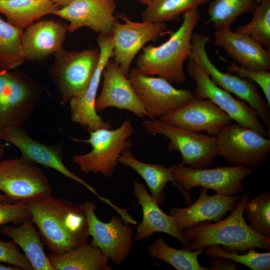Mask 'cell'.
<instances>
[{
  "mask_svg": "<svg viewBox=\"0 0 270 270\" xmlns=\"http://www.w3.org/2000/svg\"><path fill=\"white\" fill-rule=\"evenodd\" d=\"M27 204L30 219L52 252H68L88 242V223L82 204L56 198L51 194Z\"/></svg>",
  "mask_w": 270,
  "mask_h": 270,
  "instance_id": "obj_1",
  "label": "cell"
},
{
  "mask_svg": "<svg viewBox=\"0 0 270 270\" xmlns=\"http://www.w3.org/2000/svg\"><path fill=\"white\" fill-rule=\"evenodd\" d=\"M250 198L247 193L244 194L232 214L224 220L214 224L200 222L183 230V236L188 242L183 248L196 250L217 244L228 252H245L254 248L270 250V237L253 230L244 218L245 206Z\"/></svg>",
  "mask_w": 270,
  "mask_h": 270,
  "instance_id": "obj_2",
  "label": "cell"
},
{
  "mask_svg": "<svg viewBox=\"0 0 270 270\" xmlns=\"http://www.w3.org/2000/svg\"><path fill=\"white\" fill-rule=\"evenodd\" d=\"M182 22L178 29L170 34L162 44L148 45L138 56L136 68L146 76H158L171 84L186 80L184 63L188 58L194 32L200 18L198 8L182 14Z\"/></svg>",
  "mask_w": 270,
  "mask_h": 270,
  "instance_id": "obj_3",
  "label": "cell"
},
{
  "mask_svg": "<svg viewBox=\"0 0 270 270\" xmlns=\"http://www.w3.org/2000/svg\"><path fill=\"white\" fill-rule=\"evenodd\" d=\"M42 96L40 87L30 78L0 68V140L24 126Z\"/></svg>",
  "mask_w": 270,
  "mask_h": 270,
  "instance_id": "obj_4",
  "label": "cell"
},
{
  "mask_svg": "<svg viewBox=\"0 0 270 270\" xmlns=\"http://www.w3.org/2000/svg\"><path fill=\"white\" fill-rule=\"evenodd\" d=\"M89 132L88 139L74 140L90 144L92 150L86 154H74L72 161L85 173H100L110 178L122 152L134 144L128 140L134 132V126L130 120H126L115 130L102 128Z\"/></svg>",
  "mask_w": 270,
  "mask_h": 270,
  "instance_id": "obj_5",
  "label": "cell"
},
{
  "mask_svg": "<svg viewBox=\"0 0 270 270\" xmlns=\"http://www.w3.org/2000/svg\"><path fill=\"white\" fill-rule=\"evenodd\" d=\"M144 130L152 135H162L169 142L170 152H179L181 164L192 168H207L218 156L216 136L196 132L160 119L144 120Z\"/></svg>",
  "mask_w": 270,
  "mask_h": 270,
  "instance_id": "obj_6",
  "label": "cell"
},
{
  "mask_svg": "<svg viewBox=\"0 0 270 270\" xmlns=\"http://www.w3.org/2000/svg\"><path fill=\"white\" fill-rule=\"evenodd\" d=\"M210 41L208 36L194 32L188 59L196 64L218 86L247 102L257 112L262 122L270 126V106L260 94L254 82L218 69L210 60L206 52V46Z\"/></svg>",
  "mask_w": 270,
  "mask_h": 270,
  "instance_id": "obj_7",
  "label": "cell"
},
{
  "mask_svg": "<svg viewBox=\"0 0 270 270\" xmlns=\"http://www.w3.org/2000/svg\"><path fill=\"white\" fill-rule=\"evenodd\" d=\"M172 167L176 188L184 194L187 204L193 202L190 191L196 186L229 196L238 194L244 188L242 180L252 172V168L239 165L207 168H192L180 163Z\"/></svg>",
  "mask_w": 270,
  "mask_h": 270,
  "instance_id": "obj_8",
  "label": "cell"
},
{
  "mask_svg": "<svg viewBox=\"0 0 270 270\" xmlns=\"http://www.w3.org/2000/svg\"><path fill=\"white\" fill-rule=\"evenodd\" d=\"M0 190L16 203L50 194L52 189L43 170L22 156L0 161Z\"/></svg>",
  "mask_w": 270,
  "mask_h": 270,
  "instance_id": "obj_9",
  "label": "cell"
},
{
  "mask_svg": "<svg viewBox=\"0 0 270 270\" xmlns=\"http://www.w3.org/2000/svg\"><path fill=\"white\" fill-rule=\"evenodd\" d=\"M128 78L151 120L172 112L194 98L190 90L176 88L166 79L143 74L136 68Z\"/></svg>",
  "mask_w": 270,
  "mask_h": 270,
  "instance_id": "obj_10",
  "label": "cell"
},
{
  "mask_svg": "<svg viewBox=\"0 0 270 270\" xmlns=\"http://www.w3.org/2000/svg\"><path fill=\"white\" fill-rule=\"evenodd\" d=\"M56 62L51 75L60 94L61 104H66L87 88L97 66L99 49L81 52L63 50L56 54Z\"/></svg>",
  "mask_w": 270,
  "mask_h": 270,
  "instance_id": "obj_11",
  "label": "cell"
},
{
  "mask_svg": "<svg viewBox=\"0 0 270 270\" xmlns=\"http://www.w3.org/2000/svg\"><path fill=\"white\" fill-rule=\"evenodd\" d=\"M218 155L232 166L256 168L270 151V140L237 123L224 127L216 136Z\"/></svg>",
  "mask_w": 270,
  "mask_h": 270,
  "instance_id": "obj_12",
  "label": "cell"
},
{
  "mask_svg": "<svg viewBox=\"0 0 270 270\" xmlns=\"http://www.w3.org/2000/svg\"><path fill=\"white\" fill-rule=\"evenodd\" d=\"M82 204L86 216L88 234L92 238L91 242L114 264L125 262L132 248V227L124 223L120 216H112L109 222H102L96 215V203L86 201Z\"/></svg>",
  "mask_w": 270,
  "mask_h": 270,
  "instance_id": "obj_13",
  "label": "cell"
},
{
  "mask_svg": "<svg viewBox=\"0 0 270 270\" xmlns=\"http://www.w3.org/2000/svg\"><path fill=\"white\" fill-rule=\"evenodd\" d=\"M117 20L113 26L112 36L114 41V60L120 67L127 77L130 66L134 57L144 46L150 41H155L171 30H166L165 23H155L142 21L136 22L130 20L126 15L118 14Z\"/></svg>",
  "mask_w": 270,
  "mask_h": 270,
  "instance_id": "obj_14",
  "label": "cell"
},
{
  "mask_svg": "<svg viewBox=\"0 0 270 270\" xmlns=\"http://www.w3.org/2000/svg\"><path fill=\"white\" fill-rule=\"evenodd\" d=\"M187 72L196 82L194 97L208 98L227 114L232 120L266 136L268 132L257 112L242 100L234 98L230 93L216 84L209 76L194 61L188 59Z\"/></svg>",
  "mask_w": 270,
  "mask_h": 270,
  "instance_id": "obj_15",
  "label": "cell"
},
{
  "mask_svg": "<svg viewBox=\"0 0 270 270\" xmlns=\"http://www.w3.org/2000/svg\"><path fill=\"white\" fill-rule=\"evenodd\" d=\"M97 40L100 58L94 72L86 90L69 101L72 121L80 124L88 132L112 128L109 122L98 115L95 104L103 71L108 61L113 57V38L112 34H99Z\"/></svg>",
  "mask_w": 270,
  "mask_h": 270,
  "instance_id": "obj_16",
  "label": "cell"
},
{
  "mask_svg": "<svg viewBox=\"0 0 270 270\" xmlns=\"http://www.w3.org/2000/svg\"><path fill=\"white\" fill-rule=\"evenodd\" d=\"M5 140L15 146L24 157L36 164L52 168L66 177L84 186L101 200L111 207L114 204L109 199L101 196L94 188L67 168L63 162L64 146L63 142L56 145H47L31 138L24 126L10 132Z\"/></svg>",
  "mask_w": 270,
  "mask_h": 270,
  "instance_id": "obj_17",
  "label": "cell"
},
{
  "mask_svg": "<svg viewBox=\"0 0 270 270\" xmlns=\"http://www.w3.org/2000/svg\"><path fill=\"white\" fill-rule=\"evenodd\" d=\"M160 119L192 132H206L208 134L214 136L232 120L210 100L195 98Z\"/></svg>",
  "mask_w": 270,
  "mask_h": 270,
  "instance_id": "obj_18",
  "label": "cell"
},
{
  "mask_svg": "<svg viewBox=\"0 0 270 270\" xmlns=\"http://www.w3.org/2000/svg\"><path fill=\"white\" fill-rule=\"evenodd\" d=\"M102 76V88L95 104L98 113L108 108H116L132 112L140 118L148 116L128 77L114 60L108 61Z\"/></svg>",
  "mask_w": 270,
  "mask_h": 270,
  "instance_id": "obj_19",
  "label": "cell"
},
{
  "mask_svg": "<svg viewBox=\"0 0 270 270\" xmlns=\"http://www.w3.org/2000/svg\"><path fill=\"white\" fill-rule=\"evenodd\" d=\"M114 0H74L54 14L70 22L68 30L74 32L86 27L99 33L111 35L117 20Z\"/></svg>",
  "mask_w": 270,
  "mask_h": 270,
  "instance_id": "obj_20",
  "label": "cell"
},
{
  "mask_svg": "<svg viewBox=\"0 0 270 270\" xmlns=\"http://www.w3.org/2000/svg\"><path fill=\"white\" fill-rule=\"evenodd\" d=\"M239 196H229L219 194H208V189L202 188L198 198L186 208H170L172 216L178 227L182 230L200 222L221 220L229 212L235 208Z\"/></svg>",
  "mask_w": 270,
  "mask_h": 270,
  "instance_id": "obj_21",
  "label": "cell"
},
{
  "mask_svg": "<svg viewBox=\"0 0 270 270\" xmlns=\"http://www.w3.org/2000/svg\"><path fill=\"white\" fill-rule=\"evenodd\" d=\"M214 34V44L222 48L238 65L252 70H270V50L254 38L230 28L216 30Z\"/></svg>",
  "mask_w": 270,
  "mask_h": 270,
  "instance_id": "obj_22",
  "label": "cell"
},
{
  "mask_svg": "<svg viewBox=\"0 0 270 270\" xmlns=\"http://www.w3.org/2000/svg\"><path fill=\"white\" fill-rule=\"evenodd\" d=\"M134 192L142 210L141 223L136 226L134 240L138 242L148 238L152 234L162 232L176 238L186 247L188 242L184 238L174 218L164 213L157 202L150 194L146 186L137 181L133 183Z\"/></svg>",
  "mask_w": 270,
  "mask_h": 270,
  "instance_id": "obj_23",
  "label": "cell"
},
{
  "mask_svg": "<svg viewBox=\"0 0 270 270\" xmlns=\"http://www.w3.org/2000/svg\"><path fill=\"white\" fill-rule=\"evenodd\" d=\"M68 26L41 20L23 30L22 47L25 60H40L62 50Z\"/></svg>",
  "mask_w": 270,
  "mask_h": 270,
  "instance_id": "obj_24",
  "label": "cell"
},
{
  "mask_svg": "<svg viewBox=\"0 0 270 270\" xmlns=\"http://www.w3.org/2000/svg\"><path fill=\"white\" fill-rule=\"evenodd\" d=\"M0 232L22 250L34 270H54L44 250L40 232L30 218L16 226H2Z\"/></svg>",
  "mask_w": 270,
  "mask_h": 270,
  "instance_id": "obj_25",
  "label": "cell"
},
{
  "mask_svg": "<svg viewBox=\"0 0 270 270\" xmlns=\"http://www.w3.org/2000/svg\"><path fill=\"white\" fill-rule=\"evenodd\" d=\"M118 162L135 170L144 179L152 196L158 205L165 202L164 188L168 182L177 186L173 178L172 166L166 168L164 165L142 162L134 156L130 148L124 150L118 158Z\"/></svg>",
  "mask_w": 270,
  "mask_h": 270,
  "instance_id": "obj_26",
  "label": "cell"
},
{
  "mask_svg": "<svg viewBox=\"0 0 270 270\" xmlns=\"http://www.w3.org/2000/svg\"><path fill=\"white\" fill-rule=\"evenodd\" d=\"M54 270H112L100 249L88 242L63 253L47 254Z\"/></svg>",
  "mask_w": 270,
  "mask_h": 270,
  "instance_id": "obj_27",
  "label": "cell"
},
{
  "mask_svg": "<svg viewBox=\"0 0 270 270\" xmlns=\"http://www.w3.org/2000/svg\"><path fill=\"white\" fill-rule=\"evenodd\" d=\"M60 8L51 0H0V13L6 16L8 22L21 30Z\"/></svg>",
  "mask_w": 270,
  "mask_h": 270,
  "instance_id": "obj_28",
  "label": "cell"
},
{
  "mask_svg": "<svg viewBox=\"0 0 270 270\" xmlns=\"http://www.w3.org/2000/svg\"><path fill=\"white\" fill-rule=\"evenodd\" d=\"M147 250L151 257L166 262L176 270H209L208 267L202 266L198 260V256L204 252V248L196 250L176 249L160 237L148 246Z\"/></svg>",
  "mask_w": 270,
  "mask_h": 270,
  "instance_id": "obj_29",
  "label": "cell"
},
{
  "mask_svg": "<svg viewBox=\"0 0 270 270\" xmlns=\"http://www.w3.org/2000/svg\"><path fill=\"white\" fill-rule=\"evenodd\" d=\"M211 0H152L142 12V20L165 23L177 20L184 12Z\"/></svg>",
  "mask_w": 270,
  "mask_h": 270,
  "instance_id": "obj_30",
  "label": "cell"
},
{
  "mask_svg": "<svg viewBox=\"0 0 270 270\" xmlns=\"http://www.w3.org/2000/svg\"><path fill=\"white\" fill-rule=\"evenodd\" d=\"M257 6L254 0H214L208 8V20L216 30L230 28L240 15L253 14Z\"/></svg>",
  "mask_w": 270,
  "mask_h": 270,
  "instance_id": "obj_31",
  "label": "cell"
},
{
  "mask_svg": "<svg viewBox=\"0 0 270 270\" xmlns=\"http://www.w3.org/2000/svg\"><path fill=\"white\" fill-rule=\"evenodd\" d=\"M23 30L12 26L0 16V68L12 70L25 59L22 47Z\"/></svg>",
  "mask_w": 270,
  "mask_h": 270,
  "instance_id": "obj_32",
  "label": "cell"
},
{
  "mask_svg": "<svg viewBox=\"0 0 270 270\" xmlns=\"http://www.w3.org/2000/svg\"><path fill=\"white\" fill-rule=\"evenodd\" d=\"M252 14L251 21L234 31L251 37L270 50V0H262Z\"/></svg>",
  "mask_w": 270,
  "mask_h": 270,
  "instance_id": "obj_33",
  "label": "cell"
},
{
  "mask_svg": "<svg viewBox=\"0 0 270 270\" xmlns=\"http://www.w3.org/2000/svg\"><path fill=\"white\" fill-rule=\"evenodd\" d=\"M249 226L258 234L270 237V194L262 192L248 201L244 208Z\"/></svg>",
  "mask_w": 270,
  "mask_h": 270,
  "instance_id": "obj_34",
  "label": "cell"
},
{
  "mask_svg": "<svg viewBox=\"0 0 270 270\" xmlns=\"http://www.w3.org/2000/svg\"><path fill=\"white\" fill-rule=\"evenodd\" d=\"M205 252L210 258L223 257L242 264L252 270H270V252H258L250 248L244 254L236 252H228L217 244L207 246Z\"/></svg>",
  "mask_w": 270,
  "mask_h": 270,
  "instance_id": "obj_35",
  "label": "cell"
},
{
  "mask_svg": "<svg viewBox=\"0 0 270 270\" xmlns=\"http://www.w3.org/2000/svg\"><path fill=\"white\" fill-rule=\"evenodd\" d=\"M227 72L248 79L257 84L261 88L267 103L270 106V72L268 70H255L242 66L236 62H229L226 66Z\"/></svg>",
  "mask_w": 270,
  "mask_h": 270,
  "instance_id": "obj_36",
  "label": "cell"
},
{
  "mask_svg": "<svg viewBox=\"0 0 270 270\" xmlns=\"http://www.w3.org/2000/svg\"><path fill=\"white\" fill-rule=\"evenodd\" d=\"M30 218L27 202H0V226L10 223L18 226Z\"/></svg>",
  "mask_w": 270,
  "mask_h": 270,
  "instance_id": "obj_37",
  "label": "cell"
},
{
  "mask_svg": "<svg viewBox=\"0 0 270 270\" xmlns=\"http://www.w3.org/2000/svg\"><path fill=\"white\" fill-rule=\"evenodd\" d=\"M0 263L15 266L20 270H34L26 255L12 240L4 242L0 239Z\"/></svg>",
  "mask_w": 270,
  "mask_h": 270,
  "instance_id": "obj_38",
  "label": "cell"
},
{
  "mask_svg": "<svg viewBox=\"0 0 270 270\" xmlns=\"http://www.w3.org/2000/svg\"><path fill=\"white\" fill-rule=\"evenodd\" d=\"M212 263L208 269L210 270H236V262L223 257L211 258Z\"/></svg>",
  "mask_w": 270,
  "mask_h": 270,
  "instance_id": "obj_39",
  "label": "cell"
},
{
  "mask_svg": "<svg viewBox=\"0 0 270 270\" xmlns=\"http://www.w3.org/2000/svg\"><path fill=\"white\" fill-rule=\"evenodd\" d=\"M60 8H64L70 3H71L74 0H51Z\"/></svg>",
  "mask_w": 270,
  "mask_h": 270,
  "instance_id": "obj_40",
  "label": "cell"
},
{
  "mask_svg": "<svg viewBox=\"0 0 270 270\" xmlns=\"http://www.w3.org/2000/svg\"><path fill=\"white\" fill-rule=\"evenodd\" d=\"M0 270H20L19 268L12 265H4L0 263Z\"/></svg>",
  "mask_w": 270,
  "mask_h": 270,
  "instance_id": "obj_41",
  "label": "cell"
},
{
  "mask_svg": "<svg viewBox=\"0 0 270 270\" xmlns=\"http://www.w3.org/2000/svg\"><path fill=\"white\" fill-rule=\"evenodd\" d=\"M0 202H10L8 198L4 194L1 193H0Z\"/></svg>",
  "mask_w": 270,
  "mask_h": 270,
  "instance_id": "obj_42",
  "label": "cell"
},
{
  "mask_svg": "<svg viewBox=\"0 0 270 270\" xmlns=\"http://www.w3.org/2000/svg\"><path fill=\"white\" fill-rule=\"evenodd\" d=\"M6 146L4 144H0V158L2 156L4 150H5Z\"/></svg>",
  "mask_w": 270,
  "mask_h": 270,
  "instance_id": "obj_43",
  "label": "cell"
},
{
  "mask_svg": "<svg viewBox=\"0 0 270 270\" xmlns=\"http://www.w3.org/2000/svg\"><path fill=\"white\" fill-rule=\"evenodd\" d=\"M138 1V2H140L142 4H147L148 2H150L152 0H136Z\"/></svg>",
  "mask_w": 270,
  "mask_h": 270,
  "instance_id": "obj_44",
  "label": "cell"
},
{
  "mask_svg": "<svg viewBox=\"0 0 270 270\" xmlns=\"http://www.w3.org/2000/svg\"><path fill=\"white\" fill-rule=\"evenodd\" d=\"M256 4H260L262 0H254Z\"/></svg>",
  "mask_w": 270,
  "mask_h": 270,
  "instance_id": "obj_45",
  "label": "cell"
},
{
  "mask_svg": "<svg viewBox=\"0 0 270 270\" xmlns=\"http://www.w3.org/2000/svg\"><path fill=\"white\" fill-rule=\"evenodd\" d=\"M114 0L116 1V0Z\"/></svg>",
  "mask_w": 270,
  "mask_h": 270,
  "instance_id": "obj_46",
  "label": "cell"
}]
</instances>
